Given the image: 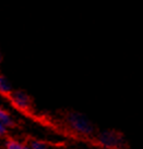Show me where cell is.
<instances>
[{"label":"cell","mask_w":143,"mask_h":149,"mask_svg":"<svg viewBox=\"0 0 143 149\" xmlns=\"http://www.w3.org/2000/svg\"><path fill=\"white\" fill-rule=\"evenodd\" d=\"M10 99L13 106L18 108L19 110L22 111H26L29 110L31 106H32V100L25 91H12L10 94Z\"/></svg>","instance_id":"3"},{"label":"cell","mask_w":143,"mask_h":149,"mask_svg":"<svg viewBox=\"0 0 143 149\" xmlns=\"http://www.w3.org/2000/svg\"><path fill=\"white\" fill-rule=\"evenodd\" d=\"M97 141L104 149H118L122 144L121 136L116 132L104 131L97 135Z\"/></svg>","instance_id":"2"},{"label":"cell","mask_w":143,"mask_h":149,"mask_svg":"<svg viewBox=\"0 0 143 149\" xmlns=\"http://www.w3.org/2000/svg\"><path fill=\"white\" fill-rule=\"evenodd\" d=\"M0 61H1V54H0Z\"/></svg>","instance_id":"9"},{"label":"cell","mask_w":143,"mask_h":149,"mask_svg":"<svg viewBox=\"0 0 143 149\" xmlns=\"http://www.w3.org/2000/svg\"><path fill=\"white\" fill-rule=\"evenodd\" d=\"M8 130L9 128L6 126V125H4L1 122H0V138L1 137H4L7 134H8Z\"/></svg>","instance_id":"8"},{"label":"cell","mask_w":143,"mask_h":149,"mask_svg":"<svg viewBox=\"0 0 143 149\" xmlns=\"http://www.w3.org/2000/svg\"><path fill=\"white\" fill-rule=\"evenodd\" d=\"M67 124L73 132L82 136H90L95 131V127L92 124V122L86 116L76 112H71L68 114Z\"/></svg>","instance_id":"1"},{"label":"cell","mask_w":143,"mask_h":149,"mask_svg":"<svg viewBox=\"0 0 143 149\" xmlns=\"http://www.w3.org/2000/svg\"><path fill=\"white\" fill-rule=\"evenodd\" d=\"M27 147L29 149H48L46 144L41 141H31L27 144Z\"/></svg>","instance_id":"7"},{"label":"cell","mask_w":143,"mask_h":149,"mask_svg":"<svg viewBox=\"0 0 143 149\" xmlns=\"http://www.w3.org/2000/svg\"><path fill=\"white\" fill-rule=\"evenodd\" d=\"M4 149H29L27 144L17 139H8L4 143Z\"/></svg>","instance_id":"6"},{"label":"cell","mask_w":143,"mask_h":149,"mask_svg":"<svg viewBox=\"0 0 143 149\" xmlns=\"http://www.w3.org/2000/svg\"><path fill=\"white\" fill-rule=\"evenodd\" d=\"M0 122L8 128L12 127L14 125V120H13L12 116L7 110H4L2 107H0Z\"/></svg>","instance_id":"4"},{"label":"cell","mask_w":143,"mask_h":149,"mask_svg":"<svg viewBox=\"0 0 143 149\" xmlns=\"http://www.w3.org/2000/svg\"><path fill=\"white\" fill-rule=\"evenodd\" d=\"M12 91V85L9 82V79L0 74V94L4 96H9Z\"/></svg>","instance_id":"5"}]
</instances>
